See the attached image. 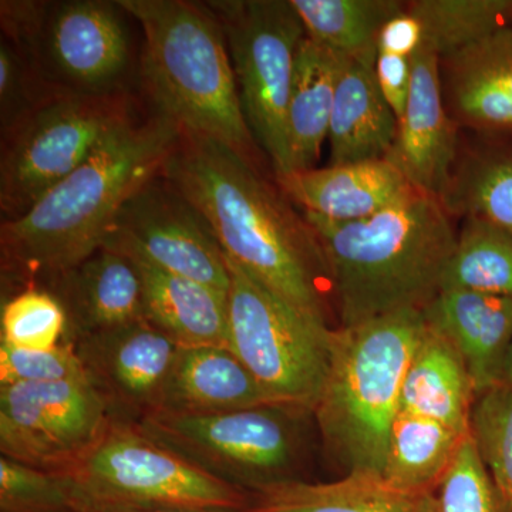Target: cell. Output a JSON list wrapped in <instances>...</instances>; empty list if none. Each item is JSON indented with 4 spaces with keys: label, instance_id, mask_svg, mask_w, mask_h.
I'll use <instances>...</instances> for the list:
<instances>
[{
    "label": "cell",
    "instance_id": "6",
    "mask_svg": "<svg viewBox=\"0 0 512 512\" xmlns=\"http://www.w3.org/2000/svg\"><path fill=\"white\" fill-rule=\"evenodd\" d=\"M312 414L281 404L234 412H154L136 421L151 440L194 466L255 495L298 481Z\"/></svg>",
    "mask_w": 512,
    "mask_h": 512
},
{
    "label": "cell",
    "instance_id": "27",
    "mask_svg": "<svg viewBox=\"0 0 512 512\" xmlns=\"http://www.w3.org/2000/svg\"><path fill=\"white\" fill-rule=\"evenodd\" d=\"M440 202L450 215L480 218L512 234V147L490 144L457 160Z\"/></svg>",
    "mask_w": 512,
    "mask_h": 512
},
{
    "label": "cell",
    "instance_id": "25",
    "mask_svg": "<svg viewBox=\"0 0 512 512\" xmlns=\"http://www.w3.org/2000/svg\"><path fill=\"white\" fill-rule=\"evenodd\" d=\"M245 512H433L431 493L400 490L375 474H345L330 483L298 480L252 497Z\"/></svg>",
    "mask_w": 512,
    "mask_h": 512
},
{
    "label": "cell",
    "instance_id": "35",
    "mask_svg": "<svg viewBox=\"0 0 512 512\" xmlns=\"http://www.w3.org/2000/svg\"><path fill=\"white\" fill-rule=\"evenodd\" d=\"M66 380H90L72 343L46 350L19 349L0 343V386Z\"/></svg>",
    "mask_w": 512,
    "mask_h": 512
},
{
    "label": "cell",
    "instance_id": "14",
    "mask_svg": "<svg viewBox=\"0 0 512 512\" xmlns=\"http://www.w3.org/2000/svg\"><path fill=\"white\" fill-rule=\"evenodd\" d=\"M69 343L114 419L136 423L160 410L181 349L161 330L141 320Z\"/></svg>",
    "mask_w": 512,
    "mask_h": 512
},
{
    "label": "cell",
    "instance_id": "11",
    "mask_svg": "<svg viewBox=\"0 0 512 512\" xmlns=\"http://www.w3.org/2000/svg\"><path fill=\"white\" fill-rule=\"evenodd\" d=\"M117 2L42 3L32 26L13 43L53 92H119L130 46Z\"/></svg>",
    "mask_w": 512,
    "mask_h": 512
},
{
    "label": "cell",
    "instance_id": "13",
    "mask_svg": "<svg viewBox=\"0 0 512 512\" xmlns=\"http://www.w3.org/2000/svg\"><path fill=\"white\" fill-rule=\"evenodd\" d=\"M101 248L229 292L231 278L217 238L161 175L121 208Z\"/></svg>",
    "mask_w": 512,
    "mask_h": 512
},
{
    "label": "cell",
    "instance_id": "29",
    "mask_svg": "<svg viewBox=\"0 0 512 512\" xmlns=\"http://www.w3.org/2000/svg\"><path fill=\"white\" fill-rule=\"evenodd\" d=\"M406 9L423 29L421 47L440 59L512 28V0H416Z\"/></svg>",
    "mask_w": 512,
    "mask_h": 512
},
{
    "label": "cell",
    "instance_id": "37",
    "mask_svg": "<svg viewBox=\"0 0 512 512\" xmlns=\"http://www.w3.org/2000/svg\"><path fill=\"white\" fill-rule=\"evenodd\" d=\"M376 79L397 120L402 119L412 90V57L379 53L376 60Z\"/></svg>",
    "mask_w": 512,
    "mask_h": 512
},
{
    "label": "cell",
    "instance_id": "7",
    "mask_svg": "<svg viewBox=\"0 0 512 512\" xmlns=\"http://www.w3.org/2000/svg\"><path fill=\"white\" fill-rule=\"evenodd\" d=\"M228 349L274 404L313 413L328 376L333 332L225 256Z\"/></svg>",
    "mask_w": 512,
    "mask_h": 512
},
{
    "label": "cell",
    "instance_id": "21",
    "mask_svg": "<svg viewBox=\"0 0 512 512\" xmlns=\"http://www.w3.org/2000/svg\"><path fill=\"white\" fill-rule=\"evenodd\" d=\"M131 261L143 284L144 319L150 325L181 348H228V292Z\"/></svg>",
    "mask_w": 512,
    "mask_h": 512
},
{
    "label": "cell",
    "instance_id": "20",
    "mask_svg": "<svg viewBox=\"0 0 512 512\" xmlns=\"http://www.w3.org/2000/svg\"><path fill=\"white\" fill-rule=\"evenodd\" d=\"M377 57L350 59L340 74L328 140L330 165L386 160L399 120L376 79Z\"/></svg>",
    "mask_w": 512,
    "mask_h": 512
},
{
    "label": "cell",
    "instance_id": "30",
    "mask_svg": "<svg viewBox=\"0 0 512 512\" xmlns=\"http://www.w3.org/2000/svg\"><path fill=\"white\" fill-rule=\"evenodd\" d=\"M441 289H467L512 299V234L480 218H464Z\"/></svg>",
    "mask_w": 512,
    "mask_h": 512
},
{
    "label": "cell",
    "instance_id": "9",
    "mask_svg": "<svg viewBox=\"0 0 512 512\" xmlns=\"http://www.w3.org/2000/svg\"><path fill=\"white\" fill-rule=\"evenodd\" d=\"M131 119L123 92H59L37 103L3 134L0 211L3 221L22 217L69 177L101 141Z\"/></svg>",
    "mask_w": 512,
    "mask_h": 512
},
{
    "label": "cell",
    "instance_id": "2",
    "mask_svg": "<svg viewBox=\"0 0 512 512\" xmlns=\"http://www.w3.org/2000/svg\"><path fill=\"white\" fill-rule=\"evenodd\" d=\"M181 134L183 128L160 113L121 124L25 215L2 222L3 272L35 285L96 254L121 208L163 173Z\"/></svg>",
    "mask_w": 512,
    "mask_h": 512
},
{
    "label": "cell",
    "instance_id": "23",
    "mask_svg": "<svg viewBox=\"0 0 512 512\" xmlns=\"http://www.w3.org/2000/svg\"><path fill=\"white\" fill-rule=\"evenodd\" d=\"M349 56L306 36L296 59L288 119V173L315 168L329 136L336 87Z\"/></svg>",
    "mask_w": 512,
    "mask_h": 512
},
{
    "label": "cell",
    "instance_id": "12",
    "mask_svg": "<svg viewBox=\"0 0 512 512\" xmlns=\"http://www.w3.org/2000/svg\"><path fill=\"white\" fill-rule=\"evenodd\" d=\"M111 420L90 380L0 386V453L40 470L72 466Z\"/></svg>",
    "mask_w": 512,
    "mask_h": 512
},
{
    "label": "cell",
    "instance_id": "22",
    "mask_svg": "<svg viewBox=\"0 0 512 512\" xmlns=\"http://www.w3.org/2000/svg\"><path fill=\"white\" fill-rule=\"evenodd\" d=\"M268 403L271 402L254 377L231 350L224 346H200L180 349L160 410L210 414Z\"/></svg>",
    "mask_w": 512,
    "mask_h": 512
},
{
    "label": "cell",
    "instance_id": "18",
    "mask_svg": "<svg viewBox=\"0 0 512 512\" xmlns=\"http://www.w3.org/2000/svg\"><path fill=\"white\" fill-rule=\"evenodd\" d=\"M276 181L303 212L338 222L372 217L419 192L387 160L315 167L276 175Z\"/></svg>",
    "mask_w": 512,
    "mask_h": 512
},
{
    "label": "cell",
    "instance_id": "17",
    "mask_svg": "<svg viewBox=\"0 0 512 512\" xmlns=\"http://www.w3.org/2000/svg\"><path fill=\"white\" fill-rule=\"evenodd\" d=\"M440 72L457 126L512 134V28L443 57Z\"/></svg>",
    "mask_w": 512,
    "mask_h": 512
},
{
    "label": "cell",
    "instance_id": "8",
    "mask_svg": "<svg viewBox=\"0 0 512 512\" xmlns=\"http://www.w3.org/2000/svg\"><path fill=\"white\" fill-rule=\"evenodd\" d=\"M59 473L69 481L76 512L86 504L245 511L254 497L114 417L100 439Z\"/></svg>",
    "mask_w": 512,
    "mask_h": 512
},
{
    "label": "cell",
    "instance_id": "34",
    "mask_svg": "<svg viewBox=\"0 0 512 512\" xmlns=\"http://www.w3.org/2000/svg\"><path fill=\"white\" fill-rule=\"evenodd\" d=\"M0 512H76V503L63 474L2 456Z\"/></svg>",
    "mask_w": 512,
    "mask_h": 512
},
{
    "label": "cell",
    "instance_id": "5",
    "mask_svg": "<svg viewBox=\"0 0 512 512\" xmlns=\"http://www.w3.org/2000/svg\"><path fill=\"white\" fill-rule=\"evenodd\" d=\"M426 326L423 311L407 309L333 332L312 416L323 450L345 474L382 477L404 376Z\"/></svg>",
    "mask_w": 512,
    "mask_h": 512
},
{
    "label": "cell",
    "instance_id": "38",
    "mask_svg": "<svg viewBox=\"0 0 512 512\" xmlns=\"http://www.w3.org/2000/svg\"><path fill=\"white\" fill-rule=\"evenodd\" d=\"M423 45V29L419 20L407 9L384 25L379 36V53L413 57Z\"/></svg>",
    "mask_w": 512,
    "mask_h": 512
},
{
    "label": "cell",
    "instance_id": "28",
    "mask_svg": "<svg viewBox=\"0 0 512 512\" xmlns=\"http://www.w3.org/2000/svg\"><path fill=\"white\" fill-rule=\"evenodd\" d=\"M291 2L311 39L352 59L377 57L384 25L406 10L397 0Z\"/></svg>",
    "mask_w": 512,
    "mask_h": 512
},
{
    "label": "cell",
    "instance_id": "31",
    "mask_svg": "<svg viewBox=\"0 0 512 512\" xmlns=\"http://www.w3.org/2000/svg\"><path fill=\"white\" fill-rule=\"evenodd\" d=\"M69 318L59 298L39 285L26 288L3 302L0 343L19 349L46 350L67 336Z\"/></svg>",
    "mask_w": 512,
    "mask_h": 512
},
{
    "label": "cell",
    "instance_id": "40",
    "mask_svg": "<svg viewBox=\"0 0 512 512\" xmlns=\"http://www.w3.org/2000/svg\"><path fill=\"white\" fill-rule=\"evenodd\" d=\"M501 386L512 389V342L510 350H508L507 363H505L503 383H501Z\"/></svg>",
    "mask_w": 512,
    "mask_h": 512
},
{
    "label": "cell",
    "instance_id": "4",
    "mask_svg": "<svg viewBox=\"0 0 512 512\" xmlns=\"http://www.w3.org/2000/svg\"><path fill=\"white\" fill-rule=\"evenodd\" d=\"M117 3L143 30L141 74L157 113L185 133L211 138L255 163L258 144L239 101L227 39L207 3Z\"/></svg>",
    "mask_w": 512,
    "mask_h": 512
},
{
    "label": "cell",
    "instance_id": "16",
    "mask_svg": "<svg viewBox=\"0 0 512 512\" xmlns=\"http://www.w3.org/2000/svg\"><path fill=\"white\" fill-rule=\"evenodd\" d=\"M423 316L463 359L477 396L501 386L512 342V299L441 289Z\"/></svg>",
    "mask_w": 512,
    "mask_h": 512
},
{
    "label": "cell",
    "instance_id": "3",
    "mask_svg": "<svg viewBox=\"0 0 512 512\" xmlns=\"http://www.w3.org/2000/svg\"><path fill=\"white\" fill-rule=\"evenodd\" d=\"M303 215L325 256L339 328L407 309L423 311L443 288L458 235L436 198L416 192L356 221Z\"/></svg>",
    "mask_w": 512,
    "mask_h": 512
},
{
    "label": "cell",
    "instance_id": "24",
    "mask_svg": "<svg viewBox=\"0 0 512 512\" xmlns=\"http://www.w3.org/2000/svg\"><path fill=\"white\" fill-rule=\"evenodd\" d=\"M477 393L463 359L440 333L426 326L404 376L400 412L470 433Z\"/></svg>",
    "mask_w": 512,
    "mask_h": 512
},
{
    "label": "cell",
    "instance_id": "19",
    "mask_svg": "<svg viewBox=\"0 0 512 512\" xmlns=\"http://www.w3.org/2000/svg\"><path fill=\"white\" fill-rule=\"evenodd\" d=\"M52 282L50 292L66 309L73 340L146 320L137 266L110 249H99Z\"/></svg>",
    "mask_w": 512,
    "mask_h": 512
},
{
    "label": "cell",
    "instance_id": "1",
    "mask_svg": "<svg viewBox=\"0 0 512 512\" xmlns=\"http://www.w3.org/2000/svg\"><path fill=\"white\" fill-rule=\"evenodd\" d=\"M161 177L204 218L224 255L303 315L328 325V266L305 215L237 151L181 134Z\"/></svg>",
    "mask_w": 512,
    "mask_h": 512
},
{
    "label": "cell",
    "instance_id": "36",
    "mask_svg": "<svg viewBox=\"0 0 512 512\" xmlns=\"http://www.w3.org/2000/svg\"><path fill=\"white\" fill-rule=\"evenodd\" d=\"M53 92L37 76L35 69L22 52L3 39L0 43V123L2 134L23 116L29 113L40 101Z\"/></svg>",
    "mask_w": 512,
    "mask_h": 512
},
{
    "label": "cell",
    "instance_id": "39",
    "mask_svg": "<svg viewBox=\"0 0 512 512\" xmlns=\"http://www.w3.org/2000/svg\"><path fill=\"white\" fill-rule=\"evenodd\" d=\"M77 512H245V511H214L190 510V508L137 507V505L120 504H86Z\"/></svg>",
    "mask_w": 512,
    "mask_h": 512
},
{
    "label": "cell",
    "instance_id": "10",
    "mask_svg": "<svg viewBox=\"0 0 512 512\" xmlns=\"http://www.w3.org/2000/svg\"><path fill=\"white\" fill-rule=\"evenodd\" d=\"M224 30L239 101L276 175L288 173L286 119L296 59L308 36L291 0L205 2Z\"/></svg>",
    "mask_w": 512,
    "mask_h": 512
},
{
    "label": "cell",
    "instance_id": "26",
    "mask_svg": "<svg viewBox=\"0 0 512 512\" xmlns=\"http://www.w3.org/2000/svg\"><path fill=\"white\" fill-rule=\"evenodd\" d=\"M467 434L436 420L399 412L390 431L383 480L410 493L430 494Z\"/></svg>",
    "mask_w": 512,
    "mask_h": 512
},
{
    "label": "cell",
    "instance_id": "32",
    "mask_svg": "<svg viewBox=\"0 0 512 512\" xmlns=\"http://www.w3.org/2000/svg\"><path fill=\"white\" fill-rule=\"evenodd\" d=\"M433 512H511L468 433L453 463L431 491Z\"/></svg>",
    "mask_w": 512,
    "mask_h": 512
},
{
    "label": "cell",
    "instance_id": "33",
    "mask_svg": "<svg viewBox=\"0 0 512 512\" xmlns=\"http://www.w3.org/2000/svg\"><path fill=\"white\" fill-rule=\"evenodd\" d=\"M470 433L512 512V389L497 386L478 394Z\"/></svg>",
    "mask_w": 512,
    "mask_h": 512
},
{
    "label": "cell",
    "instance_id": "15",
    "mask_svg": "<svg viewBox=\"0 0 512 512\" xmlns=\"http://www.w3.org/2000/svg\"><path fill=\"white\" fill-rule=\"evenodd\" d=\"M412 64L409 103L386 160L414 190L440 201L457 164V123L444 101L440 57L421 47Z\"/></svg>",
    "mask_w": 512,
    "mask_h": 512
}]
</instances>
